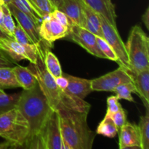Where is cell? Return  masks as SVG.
I'll return each mask as SVG.
<instances>
[{
  "instance_id": "cell-38",
  "label": "cell",
  "mask_w": 149,
  "mask_h": 149,
  "mask_svg": "<svg viewBox=\"0 0 149 149\" xmlns=\"http://www.w3.org/2000/svg\"><path fill=\"white\" fill-rule=\"evenodd\" d=\"M49 1H50L51 3L53 4L54 7H55V8H57V7L62 3V1H63V0H49Z\"/></svg>"
},
{
  "instance_id": "cell-14",
  "label": "cell",
  "mask_w": 149,
  "mask_h": 149,
  "mask_svg": "<svg viewBox=\"0 0 149 149\" xmlns=\"http://www.w3.org/2000/svg\"><path fill=\"white\" fill-rule=\"evenodd\" d=\"M56 9L65 13L72 24L84 28L85 19L81 0H63Z\"/></svg>"
},
{
  "instance_id": "cell-39",
  "label": "cell",
  "mask_w": 149,
  "mask_h": 149,
  "mask_svg": "<svg viewBox=\"0 0 149 149\" xmlns=\"http://www.w3.org/2000/svg\"><path fill=\"white\" fill-rule=\"evenodd\" d=\"M0 26L4 29V27H3V11H2V8H1V5H0Z\"/></svg>"
},
{
  "instance_id": "cell-5",
  "label": "cell",
  "mask_w": 149,
  "mask_h": 149,
  "mask_svg": "<svg viewBox=\"0 0 149 149\" xmlns=\"http://www.w3.org/2000/svg\"><path fill=\"white\" fill-rule=\"evenodd\" d=\"M125 47L131 73L149 69V39L141 26L132 27Z\"/></svg>"
},
{
  "instance_id": "cell-37",
  "label": "cell",
  "mask_w": 149,
  "mask_h": 149,
  "mask_svg": "<svg viewBox=\"0 0 149 149\" xmlns=\"http://www.w3.org/2000/svg\"><path fill=\"white\" fill-rule=\"evenodd\" d=\"M13 39L12 36H10L0 26V40L1 39Z\"/></svg>"
},
{
  "instance_id": "cell-25",
  "label": "cell",
  "mask_w": 149,
  "mask_h": 149,
  "mask_svg": "<svg viewBox=\"0 0 149 149\" xmlns=\"http://www.w3.org/2000/svg\"><path fill=\"white\" fill-rule=\"evenodd\" d=\"M113 92L116 94V96L119 98V100L124 99L128 101L135 102L132 96V93L136 94V89H135L133 81L120 84L117 86L113 90Z\"/></svg>"
},
{
  "instance_id": "cell-40",
  "label": "cell",
  "mask_w": 149,
  "mask_h": 149,
  "mask_svg": "<svg viewBox=\"0 0 149 149\" xmlns=\"http://www.w3.org/2000/svg\"><path fill=\"white\" fill-rule=\"evenodd\" d=\"M1 1H2L4 4H10V3H11L13 0H1Z\"/></svg>"
},
{
  "instance_id": "cell-4",
  "label": "cell",
  "mask_w": 149,
  "mask_h": 149,
  "mask_svg": "<svg viewBox=\"0 0 149 149\" xmlns=\"http://www.w3.org/2000/svg\"><path fill=\"white\" fill-rule=\"evenodd\" d=\"M29 134V123L17 107L0 114V137L11 148H23Z\"/></svg>"
},
{
  "instance_id": "cell-36",
  "label": "cell",
  "mask_w": 149,
  "mask_h": 149,
  "mask_svg": "<svg viewBox=\"0 0 149 149\" xmlns=\"http://www.w3.org/2000/svg\"><path fill=\"white\" fill-rule=\"evenodd\" d=\"M142 21L147 29H149V8L147 7L145 13L142 15Z\"/></svg>"
},
{
  "instance_id": "cell-42",
  "label": "cell",
  "mask_w": 149,
  "mask_h": 149,
  "mask_svg": "<svg viewBox=\"0 0 149 149\" xmlns=\"http://www.w3.org/2000/svg\"><path fill=\"white\" fill-rule=\"evenodd\" d=\"M3 3H4V2H3V1H1V0H0V5H1V4H3Z\"/></svg>"
},
{
  "instance_id": "cell-34",
  "label": "cell",
  "mask_w": 149,
  "mask_h": 149,
  "mask_svg": "<svg viewBox=\"0 0 149 149\" xmlns=\"http://www.w3.org/2000/svg\"><path fill=\"white\" fill-rule=\"evenodd\" d=\"M14 62L6 55L3 51L0 50V68L1 67H13Z\"/></svg>"
},
{
  "instance_id": "cell-16",
  "label": "cell",
  "mask_w": 149,
  "mask_h": 149,
  "mask_svg": "<svg viewBox=\"0 0 149 149\" xmlns=\"http://www.w3.org/2000/svg\"><path fill=\"white\" fill-rule=\"evenodd\" d=\"M87 6L104 17L111 26L116 27V14L111 0H82Z\"/></svg>"
},
{
  "instance_id": "cell-10",
  "label": "cell",
  "mask_w": 149,
  "mask_h": 149,
  "mask_svg": "<svg viewBox=\"0 0 149 149\" xmlns=\"http://www.w3.org/2000/svg\"><path fill=\"white\" fill-rule=\"evenodd\" d=\"M7 5L8 8L10 9L13 16H14V17L15 18L17 23H18L21 26L22 29L27 33L28 36L32 40L33 43L36 46H37L38 48L45 51L52 47V45L47 43L44 39H42L40 34H39V27L33 23L31 19L29 18L23 13H22L17 7H15L12 3H10Z\"/></svg>"
},
{
  "instance_id": "cell-31",
  "label": "cell",
  "mask_w": 149,
  "mask_h": 149,
  "mask_svg": "<svg viewBox=\"0 0 149 149\" xmlns=\"http://www.w3.org/2000/svg\"><path fill=\"white\" fill-rule=\"evenodd\" d=\"M122 108L119 103V98L116 95L110 96L107 98V110L106 114L111 116L113 113L119 111Z\"/></svg>"
},
{
  "instance_id": "cell-35",
  "label": "cell",
  "mask_w": 149,
  "mask_h": 149,
  "mask_svg": "<svg viewBox=\"0 0 149 149\" xmlns=\"http://www.w3.org/2000/svg\"><path fill=\"white\" fill-rule=\"evenodd\" d=\"M55 82H56L57 85L63 90V91H65V89H66L67 86H68V79L64 77L63 75H62L61 77H58V78H55Z\"/></svg>"
},
{
  "instance_id": "cell-9",
  "label": "cell",
  "mask_w": 149,
  "mask_h": 149,
  "mask_svg": "<svg viewBox=\"0 0 149 149\" xmlns=\"http://www.w3.org/2000/svg\"><path fill=\"white\" fill-rule=\"evenodd\" d=\"M103 39L111 47L119 60V64L129 68V59L127 53L125 44L122 41L117 29L113 27L107 20L100 15Z\"/></svg>"
},
{
  "instance_id": "cell-23",
  "label": "cell",
  "mask_w": 149,
  "mask_h": 149,
  "mask_svg": "<svg viewBox=\"0 0 149 149\" xmlns=\"http://www.w3.org/2000/svg\"><path fill=\"white\" fill-rule=\"evenodd\" d=\"M96 133L110 138H114L117 135L118 128L113 122L111 116L106 114L101 122L99 124Z\"/></svg>"
},
{
  "instance_id": "cell-21",
  "label": "cell",
  "mask_w": 149,
  "mask_h": 149,
  "mask_svg": "<svg viewBox=\"0 0 149 149\" xmlns=\"http://www.w3.org/2000/svg\"><path fill=\"white\" fill-rule=\"evenodd\" d=\"M20 87V84L16 79L13 67H1L0 68V88L4 89Z\"/></svg>"
},
{
  "instance_id": "cell-3",
  "label": "cell",
  "mask_w": 149,
  "mask_h": 149,
  "mask_svg": "<svg viewBox=\"0 0 149 149\" xmlns=\"http://www.w3.org/2000/svg\"><path fill=\"white\" fill-rule=\"evenodd\" d=\"M61 133L64 149H91L95 138V132L87 124L88 111L60 109Z\"/></svg>"
},
{
  "instance_id": "cell-33",
  "label": "cell",
  "mask_w": 149,
  "mask_h": 149,
  "mask_svg": "<svg viewBox=\"0 0 149 149\" xmlns=\"http://www.w3.org/2000/svg\"><path fill=\"white\" fill-rule=\"evenodd\" d=\"M52 15L58 21H59L61 24L64 25V26H67L70 29L71 26L72 25L71 20H69L68 17L65 15V13H63V12H61V10H58V9H55L51 13Z\"/></svg>"
},
{
  "instance_id": "cell-6",
  "label": "cell",
  "mask_w": 149,
  "mask_h": 149,
  "mask_svg": "<svg viewBox=\"0 0 149 149\" xmlns=\"http://www.w3.org/2000/svg\"><path fill=\"white\" fill-rule=\"evenodd\" d=\"M40 149H64L59 113L53 110L40 135Z\"/></svg>"
},
{
  "instance_id": "cell-1",
  "label": "cell",
  "mask_w": 149,
  "mask_h": 149,
  "mask_svg": "<svg viewBox=\"0 0 149 149\" xmlns=\"http://www.w3.org/2000/svg\"><path fill=\"white\" fill-rule=\"evenodd\" d=\"M17 108L29 125V134L23 148L40 149V135L48 117L53 111L37 83L30 90L20 93Z\"/></svg>"
},
{
  "instance_id": "cell-32",
  "label": "cell",
  "mask_w": 149,
  "mask_h": 149,
  "mask_svg": "<svg viewBox=\"0 0 149 149\" xmlns=\"http://www.w3.org/2000/svg\"><path fill=\"white\" fill-rule=\"evenodd\" d=\"M111 116L112 119H113V122L115 123L116 126L117 127L118 131L120 129L121 127L123 126L127 122L126 112L124 110V109H122V107L119 111H117L114 113H113Z\"/></svg>"
},
{
  "instance_id": "cell-12",
  "label": "cell",
  "mask_w": 149,
  "mask_h": 149,
  "mask_svg": "<svg viewBox=\"0 0 149 149\" xmlns=\"http://www.w3.org/2000/svg\"><path fill=\"white\" fill-rule=\"evenodd\" d=\"M39 32L42 39L52 45L55 41L66 37L69 32V28L61 24L50 13L42 18L39 25Z\"/></svg>"
},
{
  "instance_id": "cell-19",
  "label": "cell",
  "mask_w": 149,
  "mask_h": 149,
  "mask_svg": "<svg viewBox=\"0 0 149 149\" xmlns=\"http://www.w3.org/2000/svg\"><path fill=\"white\" fill-rule=\"evenodd\" d=\"M16 79L23 90H30L37 84V79L28 67L14 65L13 67Z\"/></svg>"
},
{
  "instance_id": "cell-24",
  "label": "cell",
  "mask_w": 149,
  "mask_h": 149,
  "mask_svg": "<svg viewBox=\"0 0 149 149\" xmlns=\"http://www.w3.org/2000/svg\"><path fill=\"white\" fill-rule=\"evenodd\" d=\"M140 136H141V149H149V113L146 109V113L144 116L140 117L138 125Z\"/></svg>"
},
{
  "instance_id": "cell-13",
  "label": "cell",
  "mask_w": 149,
  "mask_h": 149,
  "mask_svg": "<svg viewBox=\"0 0 149 149\" xmlns=\"http://www.w3.org/2000/svg\"><path fill=\"white\" fill-rule=\"evenodd\" d=\"M118 132H119V149H141V136H140L138 125L127 121L126 123L121 127Z\"/></svg>"
},
{
  "instance_id": "cell-30",
  "label": "cell",
  "mask_w": 149,
  "mask_h": 149,
  "mask_svg": "<svg viewBox=\"0 0 149 149\" xmlns=\"http://www.w3.org/2000/svg\"><path fill=\"white\" fill-rule=\"evenodd\" d=\"M13 39L21 45H34L27 33L24 31L21 26L17 23L15 27L13 34Z\"/></svg>"
},
{
  "instance_id": "cell-27",
  "label": "cell",
  "mask_w": 149,
  "mask_h": 149,
  "mask_svg": "<svg viewBox=\"0 0 149 149\" xmlns=\"http://www.w3.org/2000/svg\"><path fill=\"white\" fill-rule=\"evenodd\" d=\"M20 95V93L10 95L4 94L0 96V114L17 107Z\"/></svg>"
},
{
  "instance_id": "cell-41",
  "label": "cell",
  "mask_w": 149,
  "mask_h": 149,
  "mask_svg": "<svg viewBox=\"0 0 149 149\" xmlns=\"http://www.w3.org/2000/svg\"><path fill=\"white\" fill-rule=\"evenodd\" d=\"M4 94H6V93H4V90H2V89L0 88V96L3 95H4Z\"/></svg>"
},
{
  "instance_id": "cell-7",
  "label": "cell",
  "mask_w": 149,
  "mask_h": 149,
  "mask_svg": "<svg viewBox=\"0 0 149 149\" xmlns=\"http://www.w3.org/2000/svg\"><path fill=\"white\" fill-rule=\"evenodd\" d=\"M132 81H133V77L130 71L119 65V68L114 71L92 79L91 87L93 91L113 92L117 86Z\"/></svg>"
},
{
  "instance_id": "cell-29",
  "label": "cell",
  "mask_w": 149,
  "mask_h": 149,
  "mask_svg": "<svg viewBox=\"0 0 149 149\" xmlns=\"http://www.w3.org/2000/svg\"><path fill=\"white\" fill-rule=\"evenodd\" d=\"M96 41H97L99 48L101 50V52H103V55H105L106 58L111 60V61H115V62L119 63V60H118L116 53L113 52V49L108 44V42L103 38L99 37V36L96 37Z\"/></svg>"
},
{
  "instance_id": "cell-28",
  "label": "cell",
  "mask_w": 149,
  "mask_h": 149,
  "mask_svg": "<svg viewBox=\"0 0 149 149\" xmlns=\"http://www.w3.org/2000/svg\"><path fill=\"white\" fill-rule=\"evenodd\" d=\"M1 7L3 11V27L5 31L13 37V31L15 27V24L13 19V15L7 4L3 3L1 4Z\"/></svg>"
},
{
  "instance_id": "cell-2",
  "label": "cell",
  "mask_w": 149,
  "mask_h": 149,
  "mask_svg": "<svg viewBox=\"0 0 149 149\" xmlns=\"http://www.w3.org/2000/svg\"><path fill=\"white\" fill-rule=\"evenodd\" d=\"M45 51L38 48V58L36 63L28 66L37 79L39 87L46 97L49 105L53 110L71 109L80 111H90L91 105L84 100L78 98L61 90L55 82V79L47 70L44 63Z\"/></svg>"
},
{
  "instance_id": "cell-17",
  "label": "cell",
  "mask_w": 149,
  "mask_h": 149,
  "mask_svg": "<svg viewBox=\"0 0 149 149\" xmlns=\"http://www.w3.org/2000/svg\"><path fill=\"white\" fill-rule=\"evenodd\" d=\"M133 83L136 89V94L142 100L146 109L149 108V69L131 73Z\"/></svg>"
},
{
  "instance_id": "cell-22",
  "label": "cell",
  "mask_w": 149,
  "mask_h": 149,
  "mask_svg": "<svg viewBox=\"0 0 149 149\" xmlns=\"http://www.w3.org/2000/svg\"><path fill=\"white\" fill-rule=\"evenodd\" d=\"M11 3L22 13L26 15L29 18L31 19L33 23L39 27L42 18L39 15L29 0H13Z\"/></svg>"
},
{
  "instance_id": "cell-11",
  "label": "cell",
  "mask_w": 149,
  "mask_h": 149,
  "mask_svg": "<svg viewBox=\"0 0 149 149\" xmlns=\"http://www.w3.org/2000/svg\"><path fill=\"white\" fill-rule=\"evenodd\" d=\"M66 37H68L71 41L84 48L91 55L97 58H106L97 45L96 41L97 36L84 28L72 24Z\"/></svg>"
},
{
  "instance_id": "cell-18",
  "label": "cell",
  "mask_w": 149,
  "mask_h": 149,
  "mask_svg": "<svg viewBox=\"0 0 149 149\" xmlns=\"http://www.w3.org/2000/svg\"><path fill=\"white\" fill-rule=\"evenodd\" d=\"M82 9L83 12H84V19H85L84 26V29L93 33V34L96 35L97 36L103 38L100 15L93 9L90 8L89 6H87L83 1Z\"/></svg>"
},
{
  "instance_id": "cell-8",
  "label": "cell",
  "mask_w": 149,
  "mask_h": 149,
  "mask_svg": "<svg viewBox=\"0 0 149 149\" xmlns=\"http://www.w3.org/2000/svg\"><path fill=\"white\" fill-rule=\"evenodd\" d=\"M0 50L3 51L14 63L26 59L31 63H36L38 47L35 45H21L13 39L0 40Z\"/></svg>"
},
{
  "instance_id": "cell-20",
  "label": "cell",
  "mask_w": 149,
  "mask_h": 149,
  "mask_svg": "<svg viewBox=\"0 0 149 149\" xmlns=\"http://www.w3.org/2000/svg\"><path fill=\"white\" fill-rule=\"evenodd\" d=\"M44 63L48 72L54 77L58 78L63 75V71L58 58L50 51V49H47L44 55Z\"/></svg>"
},
{
  "instance_id": "cell-15",
  "label": "cell",
  "mask_w": 149,
  "mask_h": 149,
  "mask_svg": "<svg viewBox=\"0 0 149 149\" xmlns=\"http://www.w3.org/2000/svg\"><path fill=\"white\" fill-rule=\"evenodd\" d=\"M63 75L68 79V86L65 91L68 94L84 100V98L93 92L91 80L74 77L64 73H63Z\"/></svg>"
},
{
  "instance_id": "cell-26",
  "label": "cell",
  "mask_w": 149,
  "mask_h": 149,
  "mask_svg": "<svg viewBox=\"0 0 149 149\" xmlns=\"http://www.w3.org/2000/svg\"><path fill=\"white\" fill-rule=\"evenodd\" d=\"M42 18L46 17L55 8L49 0H29Z\"/></svg>"
}]
</instances>
